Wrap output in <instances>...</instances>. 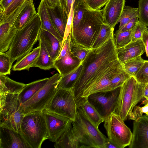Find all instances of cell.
Here are the masks:
<instances>
[{
  "label": "cell",
  "mask_w": 148,
  "mask_h": 148,
  "mask_svg": "<svg viewBox=\"0 0 148 148\" xmlns=\"http://www.w3.org/2000/svg\"><path fill=\"white\" fill-rule=\"evenodd\" d=\"M82 63L71 52L70 47L66 55L54 61V68L58 71L61 77L70 73Z\"/></svg>",
  "instance_id": "19"
},
{
  "label": "cell",
  "mask_w": 148,
  "mask_h": 148,
  "mask_svg": "<svg viewBox=\"0 0 148 148\" xmlns=\"http://www.w3.org/2000/svg\"><path fill=\"white\" fill-rule=\"evenodd\" d=\"M130 77L124 70L119 73L111 81V86L112 90L120 87Z\"/></svg>",
  "instance_id": "40"
},
{
  "label": "cell",
  "mask_w": 148,
  "mask_h": 148,
  "mask_svg": "<svg viewBox=\"0 0 148 148\" xmlns=\"http://www.w3.org/2000/svg\"><path fill=\"white\" fill-rule=\"evenodd\" d=\"M124 70L122 64L116 66L109 70L100 79L84 91L82 95V101L81 103L92 94L113 90L111 86V80L117 74Z\"/></svg>",
  "instance_id": "14"
},
{
  "label": "cell",
  "mask_w": 148,
  "mask_h": 148,
  "mask_svg": "<svg viewBox=\"0 0 148 148\" xmlns=\"http://www.w3.org/2000/svg\"><path fill=\"white\" fill-rule=\"evenodd\" d=\"M82 68V64L67 75L61 77L58 84L57 89L72 90L80 75Z\"/></svg>",
  "instance_id": "26"
},
{
  "label": "cell",
  "mask_w": 148,
  "mask_h": 148,
  "mask_svg": "<svg viewBox=\"0 0 148 148\" xmlns=\"http://www.w3.org/2000/svg\"><path fill=\"white\" fill-rule=\"evenodd\" d=\"M12 63L7 52L0 53V75L10 74Z\"/></svg>",
  "instance_id": "37"
},
{
  "label": "cell",
  "mask_w": 148,
  "mask_h": 148,
  "mask_svg": "<svg viewBox=\"0 0 148 148\" xmlns=\"http://www.w3.org/2000/svg\"><path fill=\"white\" fill-rule=\"evenodd\" d=\"M25 0H13L8 7L3 12H0V24L4 21L23 3Z\"/></svg>",
  "instance_id": "39"
},
{
  "label": "cell",
  "mask_w": 148,
  "mask_h": 148,
  "mask_svg": "<svg viewBox=\"0 0 148 148\" xmlns=\"http://www.w3.org/2000/svg\"><path fill=\"white\" fill-rule=\"evenodd\" d=\"M109 0H88L87 3L91 9L94 10H100L105 5Z\"/></svg>",
  "instance_id": "45"
},
{
  "label": "cell",
  "mask_w": 148,
  "mask_h": 148,
  "mask_svg": "<svg viewBox=\"0 0 148 148\" xmlns=\"http://www.w3.org/2000/svg\"><path fill=\"white\" fill-rule=\"evenodd\" d=\"M145 84L130 77L121 86L120 91L115 112L124 121L130 119L133 109L143 98Z\"/></svg>",
  "instance_id": "6"
},
{
  "label": "cell",
  "mask_w": 148,
  "mask_h": 148,
  "mask_svg": "<svg viewBox=\"0 0 148 148\" xmlns=\"http://www.w3.org/2000/svg\"><path fill=\"white\" fill-rule=\"evenodd\" d=\"M84 0V1H86V2H87V1H88V0Z\"/></svg>",
  "instance_id": "56"
},
{
  "label": "cell",
  "mask_w": 148,
  "mask_h": 148,
  "mask_svg": "<svg viewBox=\"0 0 148 148\" xmlns=\"http://www.w3.org/2000/svg\"><path fill=\"white\" fill-rule=\"evenodd\" d=\"M138 8L125 5L118 21L120 24L119 28L122 27L132 19L138 16Z\"/></svg>",
  "instance_id": "34"
},
{
  "label": "cell",
  "mask_w": 148,
  "mask_h": 148,
  "mask_svg": "<svg viewBox=\"0 0 148 148\" xmlns=\"http://www.w3.org/2000/svg\"><path fill=\"white\" fill-rule=\"evenodd\" d=\"M61 76L56 73L48 78L45 85L32 98L22 104L21 109L25 114L45 109L57 90V87Z\"/></svg>",
  "instance_id": "8"
},
{
  "label": "cell",
  "mask_w": 148,
  "mask_h": 148,
  "mask_svg": "<svg viewBox=\"0 0 148 148\" xmlns=\"http://www.w3.org/2000/svg\"><path fill=\"white\" fill-rule=\"evenodd\" d=\"M129 148H148V116L142 115L134 120Z\"/></svg>",
  "instance_id": "13"
},
{
  "label": "cell",
  "mask_w": 148,
  "mask_h": 148,
  "mask_svg": "<svg viewBox=\"0 0 148 148\" xmlns=\"http://www.w3.org/2000/svg\"><path fill=\"white\" fill-rule=\"evenodd\" d=\"M70 38L71 34H70L69 36L64 42L60 53L56 59H60L66 55L70 48Z\"/></svg>",
  "instance_id": "47"
},
{
  "label": "cell",
  "mask_w": 148,
  "mask_h": 148,
  "mask_svg": "<svg viewBox=\"0 0 148 148\" xmlns=\"http://www.w3.org/2000/svg\"><path fill=\"white\" fill-rule=\"evenodd\" d=\"M0 148H29L21 134L0 127Z\"/></svg>",
  "instance_id": "16"
},
{
  "label": "cell",
  "mask_w": 148,
  "mask_h": 148,
  "mask_svg": "<svg viewBox=\"0 0 148 148\" xmlns=\"http://www.w3.org/2000/svg\"><path fill=\"white\" fill-rule=\"evenodd\" d=\"M47 8L54 27L63 39L68 17L66 10L62 5L53 8L47 7Z\"/></svg>",
  "instance_id": "20"
},
{
  "label": "cell",
  "mask_w": 148,
  "mask_h": 148,
  "mask_svg": "<svg viewBox=\"0 0 148 148\" xmlns=\"http://www.w3.org/2000/svg\"><path fill=\"white\" fill-rule=\"evenodd\" d=\"M26 85L14 81L7 75H0V95L19 94Z\"/></svg>",
  "instance_id": "24"
},
{
  "label": "cell",
  "mask_w": 148,
  "mask_h": 148,
  "mask_svg": "<svg viewBox=\"0 0 148 148\" xmlns=\"http://www.w3.org/2000/svg\"><path fill=\"white\" fill-rule=\"evenodd\" d=\"M146 30H147L148 32V28L147 27L146 29Z\"/></svg>",
  "instance_id": "55"
},
{
  "label": "cell",
  "mask_w": 148,
  "mask_h": 148,
  "mask_svg": "<svg viewBox=\"0 0 148 148\" xmlns=\"http://www.w3.org/2000/svg\"><path fill=\"white\" fill-rule=\"evenodd\" d=\"M120 88L121 86L112 90L93 93L87 99L104 119L115 112Z\"/></svg>",
  "instance_id": "11"
},
{
  "label": "cell",
  "mask_w": 148,
  "mask_h": 148,
  "mask_svg": "<svg viewBox=\"0 0 148 148\" xmlns=\"http://www.w3.org/2000/svg\"><path fill=\"white\" fill-rule=\"evenodd\" d=\"M33 0H25L21 5L13 12L2 23L5 22H9L11 25L12 26L13 25L15 20L21 12L27 5L30 3L33 2Z\"/></svg>",
  "instance_id": "42"
},
{
  "label": "cell",
  "mask_w": 148,
  "mask_h": 148,
  "mask_svg": "<svg viewBox=\"0 0 148 148\" xmlns=\"http://www.w3.org/2000/svg\"><path fill=\"white\" fill-rule=\"evenodd\" d=\"M134 77L140 83L145 84L148 83V60H145L143 65Z\"/></svg>",
  "instance_id": "41"
},
{
  "label": "cell",
  "mask_w": 148,
  "mask_h": 148,
  "mask_svg": "<svg viewBox=\"0 0 148 148\" xmlns=\"http://www.w3.org/2000/svg\"><path fill=\"white\" fill-rule=\"evenodd\" d=\"M114 37L99 47L90 50L82 62L81 72L72 90L77 106L82 102L86 89L111 69L122 64L118 58Z\"/></svg>",
  "instance_id": "1"
},
{
  "label": "cell",
  "mask_w": 148,
  "mask_h": 148,
  "mask_svg": "<svg viewBox=\"0 0 148 148\" xmlns=\"http://www.w3.org/2000/svg\"><path fill=\"white\" fill-rule=\"evenodd\" d=\"M118 58L123 64L128 61L141 55L145 52L141 39L131 42L126 46L116 49Z\"/></svg>",
  "instance_id": "17"
},
{
  "label": "cell",
  "mask_w": 148,
  "mask_h": 148,
  "mask_svg": "<svg viewBox=\"0 0 148 148\" xmlns=\"http://www.w3.org/2000/svg\"><path fill=\"white\" fill-rule=\"evenodd\" d=\"M73 129L81 144L80 148H103L108 139L90 120L79 106L77 107Z\"/></svg>",
  "instance_id": "4"
},
{
  "label": "cell",
  "mask_w": 148,
  "mask_h": 148,
  "mask_svg": "<svg viewBox=\"0 0 148 148\" xmlns=\"http://www.w3.org/2000/svg\"><path fill=\"white\" fill-rule=\"evenodd\" d=\"M138 18L135 17L129 21L127 23L117 30L119 31L123 32L128 31L133 29L135 27L138 21Z\"/></svg>",
  "instance_id": "48"
},
{
  "label": "cell",
  "mask_w": 148,
  "mask_h": 148,
  "mask_svg": "<svg viewBox=\"0 0 148 148\" xmlns=\"http://www.w3.org/2000/svg\"><path fill=\"white\" fill-rule=\"evenodd\" d=\"M78 106L81 108L88 118L98 128L100 124L104 122V119L87 99Z\"/></svg>",
  "instance_id": "28"
},
{
  "label": "cell",
  "mask_w": 148,
  "mask_h": 148,
  "mask_svg": "<svg viewBox=\"0 0 148 148\" xmlns=\"http://www.w3.org/2000/svg\"><path fill=\"white\" fill-rule=\"evenodd\" d=\"M70 50L71 53L80 61L82 62L90 50L86 49L76 43L71 37L70 33Z\"/></svg>",
  "instance_id": "36"
},
{
  "label": "cell",
  "mask_w": 148,
  "mask_h": 148,
  "mask_svg": "<svg viewBox=\"0 0 148 148\" xmlns=\"http://www.w3.org/2000/svg\"><path fill=\"white\" fill-rule=\"evenodd\" d=\"M145 46L146 56L148 58V32L145 30L141 39Z\"/></svg>",
  "instance_id": "49"
},
{
  "label": "cell",
  "mask_w": 148,
  "mask_h": 148,
  "mask_svg": "<svg viewBox=\"0 0 148 148\" xmlns=\"http://www.w3.org/2000/svg\"><path fill=\"white\" fill-rule=\"evenodd\" d=\"M41 21L38 13L22 29L18 30L7 52L12 63L31 51L38 40Z\"/></svg>",
  "instance_id": "3"
},
{
  "label": "cell",
  "mask_w": 148,
  "mask_h": 148,
  "mask_svg": "<svg viewBox=\"0 0 148 148\" xmlns=\"http://www.w3.org/2000/svg\"><path fill=\"white\" fill-rule=\"evenodd\" d=\"M37 13L33 2H32L21 12L15 20L13 25L18 30L21 29Z\"/></svg>",
  "instance_id": "27"
},
{
  "label": "cell",
  "mask_w": 148,
  "mask_h": 148,
  "mask_svg": "<svg viewBox=\"0 0 148 148\" xmlns=\"http://www.w3.org/2000/svg\"><path fill=\"white\" fill-rule=\"evenodd\" d=\"M114 28L104 23L101 25L98 34L92 47V49L99 47L110 38L114 36Z\"/></svg>",
  "instance_id": "30"
},
{
  "label": "cell",
  "mask_w": 148,
  "mask_h": 148,
  "mask_svg": "<svg viewBox=\"0 0 148 148\" xmlns=\"http://www.w3.org/2000/svg\"><path fill=\"white\" fill-rule=\"evenodd\" d=\"M83 0H60L61 5H62L66 10L69 16L71 7L73 4V9L79 3Z\"/></svg>",
  "instance_id": "46"
},
{
  "label": "cell",
  "mask_w": 148,
  "mask_h": 148,
  "mask_svg": "<svg viewBox=\"0 0 148 148\" xmlns=\"http://www.w3.org/2000/svg\"><path fill=\"white\" fill-rule=\"evenodd\" d=\"M138 8L139 21L148 26V0H139Z\"/></svg>",
  "instance_id": "38"
},
{
  "label": "cell",
  "mask_w": 148,
  "mask_h": 148,
  "mask_svg": "<svg viewBox=\"0 0 148 148\" xmlns=\"http://www.w3.org/2000/svg\"><path fill=\"white\" fill-rule=\"evenodd\" d=\"M40 50L39 56L34 67L44 70L54 68V61L52 59L44 45L39 41Z\"/></svg>",
  "instance_id": "29"
},
{
  "label": "cell",
  "mask_w": 148,
  "mask_h": 148,
  "mask_svg": "<svg viewBox=\"0 0 148 148\" xmlns=\"http://www.w3.org/2000/svg\"><path fill=\"white\" fill-rule=\"evenodd\" d=\"M13 0H1L0 1V12H3L8 7Z\"/></svg>",
  "instance_id": "51"
},
{
  "label": "cell",
  "mask_w": 148,
  "mask_h": 148,
  "mask_svg": "<svg viewBox=\"0 0 148 148\" xmlns=\"http://www.w3.org/2000/svg\"><path fill=\"white\" fill-rule=\"evenodd\" d=\"M47 7L51 8L61 5L60 0H44Z\"/></svg>",
  "instance_id": "50"
},
{
  "label": "cell",
  "mask_w": 148,
  "mask_h": 148,
  "mask_svg": "<svg viewBox=\"0 0 148 148\" xmlns=\"http://www.w3.org/2000/svg\"><path fill=\"white\" fill-rule=\"evenodd\" d=\"M143 97L148 101V83L144 84L143 89Z\"/></svg>",
  "instance_id": "53"
},
{
  "label": "cell",
  "mask_w": 148,
  "mask_h": 148,
  "mask_svg": "<svg viewBox=\"0 0 148 148\" xmlns=\"http://www.w3.org/2000/svg\"><path fill=\"white\" fill-rule=\"evenodd\" d=\"M40 50V46L32 49L25 56L17 60L13 66L12 70L20 71L26 70L29 71L31 67H34L38 58Z\"/></svg>",
  "instance_id": "23"
},
{
  "label": "cell",
  "mask_w": 148,
  "mask_h": 148,
  "mask_svg": "<svg viewBox=\"0 0 148 148\" xmlns=\"http://www.w3.org/2000/svg\"><path fill=\"white\" fill-rule=\"evenodd\" d=\"M17 31L13 25L7 32L0 35V53L9 50Z\"/></svg>",
  "instance_id": "32"
},
{
  "label": "cell",
  "mask_w": 148,
  "mask_h": 148,
  "mask_svg": "<svg viewBox=\"0 0 148 148\" xmlns=\"http://www.w3.org/2000/svg\"><path fill=\"white\" fill-rule=\"evenodd\" d=\"M147 27L139 20L138 21L133 29L131 42L141 39Z\"/></svg>",
  "instance_id": "43"
},
{
  "label": "cell",
  "mask_w": 148,
  "mask_h": 148,
  "mask_svg": "<svg viewBox=\"0 0 148 148\" xmlns=\"http://www.w3.org/2000/svg\"><path fill=\"white\" fill-rule=\"evenodd\" d=\"M141 57L139 56L131 59L122 64L124 70L130 77H134L142 66L145 61Z\"/></svg>",
  "instance_id": "31"
},
{
  "label": "cell",
  "mask_w": 148,
  "mask_h": 148,
  "mask_svg": "<svg viewBox=\"0 0 148 148\" xmlns=\"http://www.w3.org/2000/svg\"><path fill=\"white\" fill-rule=\"evenodd\" d=\"M19 94L0 95V127L21 133L25 116L21 109Z\"/></svg>",
  "instance_id": "7"
},
{
  "label": "cell",
  "mask_w": 148,
  "mask_h": 148,
  "mask_svg": "<svg viewBox=\"0 0 148 148\" xmlns=\"http://www.w3.org/2000/svg\"><path fill=\"white\" fill-rule=\"evenodd\" d=\"M125 0H109L102 10L104 23L114 28L125 5Z\"/></svg>",
  "instance_id": "15"
},
{
  "label": "cell",
  "mask_w": 148,
  "mask_h": 148,
  "mask_svg": "<svg viewBox=\"0 0 148 148\" xmlns=\"http://www.w3.org/2000/svg\"><path fill=\"white\" fill-rule=\"evenodd\" d=\"M104 23L102 10H94L88 6L78 26L71 31V38L77 44L90 50Z\"/></svg>",
  "instance_id": "2"
},
{
  "label": "cell",
  "mask_w": 148,
  "mask_h": 148,
  "mask_svg": "<svg viewBox=\"0 0 148 148\" xmlns=\"http://www.w3.org/2000/svg\"><path fill=\"white\" fill-rule=\"evenodd\" d=\"M38 14L41 21V28L51 33L62 42L63 38L54 27L48 12L47 6L44 0H41L38 8Z\"/></svg>",
  "instance_id": "21"
},
{
  "label": "cell",
  "mask_w": 148,
  "mask_h": 148,
  "mask_svg": "<svg viewBox=\"0 0 148 148\" xmlns=\"http://www.w3.org/2000/svg\"><path fill=\"white\" fill-rule=\"evenodd\" d=\"M20 134L29 148H40L49 135L42 111L25 114Z\"/></svg>",
  "instance_id": "5"
},
{
  "label": "cell",
  "mask_w": 148,
  "mask_h": 148,
  "mask_svg": "<svg viewBox=\"0 0 148 148\" xmlns=\"http://www.w3.org/2000/svg\"><path fill=\"white\" fill-rule=\"evenodd\" d=\"M48 78L39 79L26 84L19 94V98L22 104L32 98L45 85Z\"/></svg>",
  "instance_id": "25"
},
{
  "label": "cell",
  "mask_w": 148,
  "mask_h": 148,
  "mask_svg": "<svg viewBox=\"0 0 148 148\" xmlns=\"http://www.w3.org/2000/svg\"><path fill=\"white\" fill-rule=\"evenodd\" d=\"M56 148H80L81 145L73 128L72 124L55 142Z\"/></svg>",
  "instance_id": "22"
},
{
  "label": "cell",
  "mask_w": 148,
  "mask_h": 148,
  "mask_svg": "<svg viewBox=\"0 0 148 148\" xmlns=\"http://www.w3.org/2000/svg\"><path fill=\"white\" fill-rule=\"evenodd\" d=\"M104 126L108 139L117 148H123L130 144L132 133L121 117L115 112L104 119Z\"/></svg>",
  "instance_id": "9"
},
{
  "label": "cell",
  "mask_w": 148,
  "mask_h": 148,
  "mask_svg": "<svg viewBox=\"0 0 148 148\" xmlns=\"http://www.w3.org/2000/svg\"><path fill=\"white\" fill-rule=\"evenodd\" d=\"M38 40L42 43L54 61L62 47V42L49 32L41 28Z\"/></svg>",
  "instance_id": "18"
},
{
  "label": "cell",
  "mask_w": 148,
  "mask_h": 148,
  "mask_svg": "<svg viewBox=\"0 0 148 148\" xmlns=\"http://www.w3.org/2000/svg\"><path fill=\"white\" fill-rule=\"evenodd\" d=\"M1 0H0V1Z\"/></svg>",
  "instance_id": "57"
},
{
  "label": "cell",
  "mask_w": 148,
  "mask_h": 148,
  "mask_svg": "<svg viewBox=\"0 0 148 148\" xmlns=\"http://www.w3.org/2000/svg\"><path fill=\"white\" fill-rule=\"evenodd\" d=\"M42 112L47 129L48 139L55 143L72 124L73 121L46 109Z\"/></svg>",
  "instance_id": "12"
},
{
  "label": "cell",
  "mask_w": 148,
  "mask_h": 148,
  "mask_svg": "<svg viewBox=\"0 0 148 148\" xmlns=\"http://www.w3.org/2000/svg\"><path fill=\"white\" fill-rule=\"evenodd\" d=\"M144 104H145L144 106L140 107V112L142 114L143 113H145L148 116V101H146Z\"/></svg>",
  "instance_id": "52"
},
{
  "label": "cell",
  "mask_w": 148,
  "mask_h": 148,
  "mask_svg": "<svg viewBox=\"0 0 148 148\" xmlns=\"http://www.w3.org/2000/svg\"><path fill=\"white\" fill-rule=\"evenodd\" d=\"M133 29L123 32L116 31L114 40L116 49L123 47L131 42Z\"/></svg>",
  "instance_id": "33"
},
{
  "label": "cell",
  "mask_w": 148,
  "mask_h": 148,
  "mask_svg": "<svg viewBox=\"0 0 148 148\" xmlns=\"http://www.w3.org/2000/svg\"><path fill=\"white\" fill-rule=\"evenodd\" d=\"M87 2L83 0L73 9V14L71 30L77 27L81 21L86 8Z\"/></svg>",
  "instance_id": "35"
},
{
  "label": "cell",
  "mask_w": 148,
  "mask_h": 148,
  "mask_svg": "<svg viewBox=\"0 0 148 148\" xmlns=\"http://www.w3.org/2000/svg\"><path fill=\"white\" fill-rule=\"evenodd\" d=\"M73 14V4L71 6L70 12L68 16L64 37L62 42V46L63 44L69 36L71 31Z\"/></svg>",
  "instance_id": "44"
},
{
  "label": "cell",
  "mask_w": 148,
  "mask_h": 148,
  "mask_svg": "<svg viewBox=\"0 0 148 148\" xmlns=\"http://www.w3.org/2000/svg\"><path fill=\"white\" fill-rule=\"evenodd\" d=\"M103 148H117V147L108 138L104 145Z\"/></svg>",
  "instance_id": "54"
},
{
  "label": "cell",
  "mask_w": 148,
  "mask_h": 148,
  "mask_svg": "<svg viewBox=\"0 0 148 148\" xmlns=\"http://www.w3.org/2000/svg\"><path fill=\"white\" fill-rule=\"evenodd\" d=\"M77 105L72 90H57L45 109L74 121L75 119Z\"/></svg>",
  "instance_id": "10"
}]
</instances>
